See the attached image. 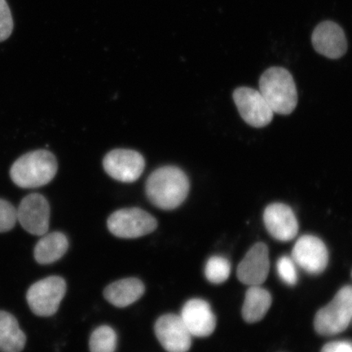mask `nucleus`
<instances>
[{"mask_svg": "<svg viewBox=\"0 0 352 352\" xmlns=\"http://www.w3.org/2000/svg\"><path fill=\"white\" fill-rule=\"evenodd\" d=\"M156 337L168 352H188L192 344V336L180 316L166 314L156 321Z\"/></svg>", "mask_w": 352, "mask_h": 352, "instance_id": "11", "label": "nucleus"}, {"mask_svg": "<svg viewBox=\"0 0 352 352\" xmlns=\"http://www.w3.org/2000/svg\"><path fill=\"white\" fill-rule=\"evenodd\" d=\"M259 90L274 113L289 116L297 107L296 82L285 68L267 69L259 79Z\"/></svg>", "mask_w": 352, "mask_h": 352, "instance_id": "3", "label": "nucleus"}, {"mask_svg": "<svg viewBox=\"0 0 352 352\" xmlns=\"http://www.w3.org/2000/svg\"><path fill=\"white\" fill-rule=\"evenodd\" d=\"M312 45L319 54L329 59H338L346 54L347 42L340 25L331 21L321 22L311 36Z\"/></svg>", "mask_w": 352, "mask_h": 352, "instance_id": "13", "label": "nucleus"}, {"mask_svg": "<svg viewBox=\"0 0 352 352\" xmlns=\"http://www.w3.org/2000/svg\"><path fill=\"white\" fill-rule=\"evenodd\" d=\"M270 261L267 245L255 244L237 267V277L241 283L249 286L262 285L270 274Z\"/></svg>", "mask_w": 352, "mask_h": 352, "instance_id": "12", "label": "nucleus"}, {"mask_svg": "<svg viewBox=\"0 0 352 352\" xmlns=\"http://www.w3.org/2000/svg\"><path fill=\"white\" fill-rule=\"evenodd\" d=\"M13 30L12 12L6 0H0V43L10 37Z\"/></svg>", "mask_w": 352, "mask_h": 352, "instance_id": "24", "label": "nucleus"}, {"mask_svg": "<svg viewBox=\"0 0 352 352\" xmlns=\"http://www.w3.org/2000/svg\"><path fill=\"white\" fill-rule=\"evenodd\" d=\"M58 170L56 157L47 151H36L24 154L11 167L12 182L21 188L46 186L54 179Z\"/></svg>", "mask_w": 352, "mask_h": 352, "instance_id": "2", "label": "nucleus"}, {"mask_svg": "<svg viewBox=\"0 0 352 352\" xmlns=\"http://www.w3.org/2000/svg\"><path fill=\"white\" fill-rule=\"evenodd\" d=\"M263 222L272 237L280 241H289L298 232V223L296 214L289 206L272 204L263 212Z\"/></svg>", "mask_w": 352, "mask_h": 352, "instance_id": "14", "label": "nucleus"}, {"mask_svg": "<svg viewBox=\"0 0 352 352\" xmlns=\"http://www.w3.org/2000/svg\"><path fill=\"white\" fill-rule=\"evenodd\" d=\"M190 183L184 171L175 166H165L153 171L145 184L149 201L156 208L174 210L186 201Z\"/></svg>", "mask_w": 352, "mask_h": 352, "instance_id": "1", "label": "nucleus"}, {"mask_svg": "<svg viewBox=\"0 0 352 352\" xmlns=\"http://www.w3.org/2000/svg\"><path fill=\"white\" fill-rule=\"evenodd\" d=\"M277 274L281 280L288 285H296L298 283L297 264L292 258L283 256L276 263Z\"/></svg>", "mask_w": 352, "mask_h": 352, "instance_id": "22", "label": "nucleus"}, {"mask_svg": "<svg viewBox=\"0 0 352 352\" xmlns=\"http://www.w3.org/2000/svg\"><path fill=\"white\" fill-rule=\"evenodd\" d=\"M272 298L270 292L261 285L250 286L246 292L242 316L248 323H256L263 320L272 305Z\"/></svg>", "mask_w": 352, "mask_h": 352, "instance_id": "19", "label": "nucleus"}, {"mask_svg": "<svg viewBox=\"0 0 352 352\" xmlns=\"http://www.w3.org/2000/svg\"><path fill=\"white\" fill-rule=\"evenodd\" d=\"M69 248L67 237L63 232H54L44 234L34 250L35 261L42 265L58 261Z\"/></svg>", "mask_w": 352, "mask_h": 352, "instance_id": "17", "label": "nucleus"}, {"mask_svg": "<svg viewBox=\"0 0 352 352\" xmlns=\"http://www.w3.org/2000/svg\"><path fill=\"white\" fill-rule=\"evenodd\" d=\"M232 96L242 120L250 126L261 129L272 121L274 112L261 91L241 87L236 88Z\"/></svg>", "mask_w": 352, "mask_h": 352, "instance_id": "7", "label": "nucleus"}, {"mask_svg": "<svg viewBox=\"0 0 352 352\" xmlns=\"http://www.w3.org/2000/svg\"><path fill=\"white\" fill-rule=\"evenodd\" d=\"M192 336L208 337L217 327V318L208 302L193 298L184 305L180 315Z\"/></svg>", "mask_w": 352, "mask_h": 352, "instance_id": "15", "label": "nucleus"}, {"mask_svg": "<svg viewBox=\"0 0 352 352\" xmlns=\"http://www.w3.org/2000/svg\"><path fill=\"white\" fill-rule=\"evenodd\" d=\"M144 290L142 281L138 278L122 279L108 285L104 297L113 306L126 307L139 300Z\"/></svg>", "mask_w": 352, "mask_h": 352, "instance_id": "16", "label": "nucleus"}, {"mask_svg": "<svg viewBox=\"0 0 352 352\" xmlns=\"http://www.w3.org/2000/svg\"><path fill=\"white\" fill-rule=\"evenodd\" d=\"M17 221L30 234L43 236L50 228V206L45 197L32 193L22 199L16 209Z\"/></svg>", "mask_w": 352, "mask_h": 352, "instance_id": "9", "label": "nucleus"}, {"mask_svg": "<svg viewBox=\"0 0 352 352\" xmlns=\"http://www.w3.org/2000/svg\"><path fill=\"white\" fill-rule=\"evenodd\" d=\"M297 266L311 275L322 274L328 265L329 252L324 242L318 237L305 235L299 239L292 250V257Z\"/></svg>", "mask_w": 352, "mask_h": 352, "instance_id": "10", "label": "nucleus"}, {"mask_svg": "<svg viewBox=\"0 0 352 352\" xmlns=\"http://www.w3.org/2000/svg\"><path fill=\"white\" fill-rule=\"evenodd\" d=\"M25 343V334L15 316L0 311V352H21Z\"/></svg>", "mask_w": 352, "mask_h": 352, "instance_id": "18", "label": "nucleus"}, {"mask_svg": "<svg viewBox=\"0 0 352 352\" xmlns=\"http://www.w3.org/2000/svg\"><path fill=\"white\" fill-rule=\"evenodd\" d=\"M16 221V209L10 202L0 198V232L12 230Z\"/></svg>", "mask_w": 352, "mask_h": 352, "instance_id": "23", "label": "nucleus"}, {"mask_svg": "<svg viewBox=\"0 0 352 352\" xmlns=\"http://www.w3.org/2000/svg\"><path fill=\"white\" fill-rule=\"evenodd\" d=\"M321 352H352V343L346 341L329 342L324 346Z\"/></svg>", "mask_w": 352, "mask_h": 352, "instance_id": "25", "label": "nucleus"}, {"mask_svg": "<svg viewBox=\"0 0 352 352\" xmlns=\"http://www.w3.org/2000/svg\"><path fill=\"white\" fill-rule=\"evenodd\" d=\"M103 166L110 177L122 183H133L143 174L145 161L139 152L118 148L105 155Z\"/></svg>", "mask_w": 352, "mask_h": 352, "instance_id": "8", "label": "nucleus"}, {"mask_svg": "<svg viewBox=\"0 0 352 352\" xmlns=\"http://www.w3.org/2000/svg\"><path fill=\"white\" fill-rule=\"evenodd\" d=\"M89 347L91 352H114L117 347V334L108 325L96 329L91 333Z\"/></svg>", "mask_w": 352, "mask_h": 352, "instance_id": "20", "label": "nucleus"}, {"mask_svg": "<svg viewBox=\"0 0 352 352\" xmlns=\"http://www.w3.org/2000/svg\"><path fill=\"white\" fill-rule=\"evenodd\" d=\"M352 320V286L346 285L336 294L327 306L321 308L314 320L316 331L320 336H333L349 327Z\"/></svg>", "mask_w": 352, "mask_h": 352, "instance_id": "4", "label": "nucleus"}, {"mask_svg": "<svg viewBox=\"0 0 352 352\" xmlns=\"http://www.w3.org/2000/svg\"><path fill=\"white\" fill-rule=\"evenodd\" d=\"M66 293L63 277L51 276L35 283L26 294V300L34 315L48 318L59 309Z\"/></svg>", "mask_w": 352, "mask_h": 352, "instance_id": "5", "label": "nucleus"}, {"mask_svg": "<svg viewBox=\"0 0 352 352\" xmlns=\"http://www.w3.org/2000/svg\"><path fill=\"white\" fill-rule=\"evenodd\" d=\"M231 274V264L227 258L213 256L208 259L205 267V276L210 283L222 284Z\"/></svg>", "mask_w": 352, "mask_h": 352, "instance_id": "21", "label": "nucleus"}, {"mask_svg": "<svg viewBox=\"0 0 352 352\" xmlns=\"http://www.w3.org/2000/svg\"><path fill=\"white\" fill-rule=\"evenodd\" d=\"M351 276H352V274H351Z\"/></svg>", "mask_w": 352, "mask_h": 352, "instance_id": "26", "label": "nucleus"}, {"mask_svg": "<svg viewBox=\"0 0 352 352\" xmlns=\"http://www.w3.org/2000/svg\"><path fill=\"white\" fill-rule=\"evenodd\" d=\"M107 226L109 232L120 239H134L155 231L157 222L152 214L142 209L125 208L110 215Z\"/></svg>", "mask_w": 352, "mask_h": 352, "instance_id": "6", "label": "nucleus"}]
</instances>
